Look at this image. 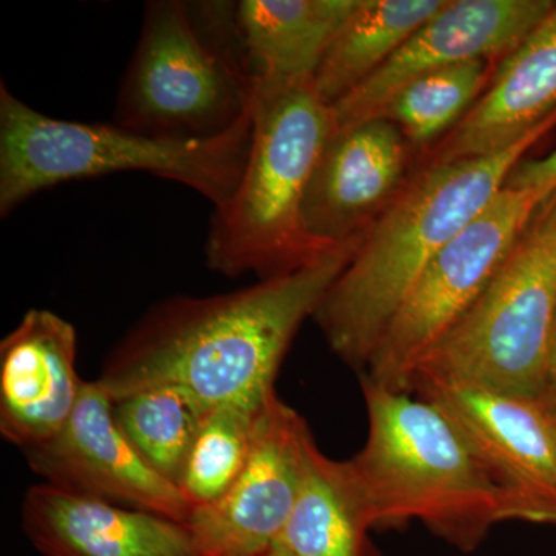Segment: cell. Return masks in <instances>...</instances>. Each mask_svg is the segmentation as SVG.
<instances>
[{
    "instance_id": "6da1fadb",
    "label": "cell",
    "mask_w": 556,
    "mask_h": 556,
    "mask_svg": "<svg viewBox=\"0 0 556 556\" xmlns=\"http://www.w3.org/2000/svg\"><path fill=\"white\" fill-rule=\"evenodd\" d=\"M358 241L248 288L159 303L110 353L98 382L113 401L174 387L206 412L263 404L276 391L278 369L300 327L314 316Z\"/></svg>"
},
{
    "instance_id": "7a4b0ae2",
    "label": "cell",
    "mask_w": 556,
    "mask_h": 556,
    "mask_svg": "<svg viewBox=\"0 0 556 556\" xmlns=\"http://www.w3.org/2000/svg\"><path fill=\"white\" fill-rule=\"evenodd\" d=\"M556 115L495 155L428 163L358 241L353 257L318 303L314 318L329 348L367 368L380 338L417 278L501 189Z\"/></svg>"
},
{
    "instance_id": "3957f363",
    "label": "cell",
    "mask_w": 556,
    "mask_h": 556,
    "mask_svg": "<svg viewBox=\"0 0 556 556\" xmlns=\"http://www.w3.org/2000/svg\"><path fill=\"white\" fill-rule=\"evenodd\" d=\"M368 412L364 448L350 459L372 527L419 521L463 552L526 511L448 416L431 402L362 378Z\"/></svg>"
},
{
    "instance_id": "277c9868",
    "label": "cell",
    "mask_w": 556,
    "mask_h": 556,
    "mask_svg": "<svg viewBox=\"0 0 556 556\" xmlns=\"http://www.w3.org/2000/svg\"><path fill=\"white\" fill-rule=\"evenodd\" d=\"M252 113L208 138L163 137L118 124H86L42 115L0 84V215L62 182L116 172H149L181 182L225 206L251 150Z\"/></svg>"
},
{
    "instance_id": "5b68a950",
    "label": "cell",
    "mask_w": 556,
    "mask_h": 556,
    "mask_svg": "<svg viewBox=\"0 0 556 556\" xmlns=\"http://www.w3.org/2000/svg\"><path fill=\"white\" fill-rule=\"evenodd\" d=\"M251 113L247 167L232 199L215 208L206 260L223 276L265 280L331 251L306 233L302 208L334 121L313 84L252 94Z\"/></svg>"
},
{
    "instance_id": "8992f818",
    "label": "cell",
    "mask_w": 556,
    "mask_h": 556,
    "mask_svg": "<svg viewBox=\"0 0 556 556\" xmlns=\"http://www.w3.org/2000/svg\"><path fill=\"white\" fill-rule=\"evenodd\" d=\"M223 9L179 0L146 5L113 123L163 137L208 138L247 115L251 79L236 20L217 35Z\"/></svg>"
},
{
    "instance_id": "52a82bcc",
    "label": "cell",
    "mask_w": 556,
    "mask_h": 556,
    "mask_svg": "<svg viewBox=\"0 0 556 556\" xmlns=\"http://www.w3.org/2000/svg\"><path fill=\"white\" fill-rule=\"evenodd\" d=\"M555 318L556 190L473 306L420 358L412 387L438 380L538 397Z\"/></svg>"
},
{
    "instance_id": "ba28073f",
    "label": "cell",
    "mask_w": 556,
    "mask_h": 556,
    "mask_svg": "<svg viewBox=\"0 0 556 556\" xmlns=\"http://www.w3.org/2000/svg\"><path fill=\"white\" fill-rule=\"evenodd\" d=\"M546 199L535 190L501 189L417 278L362 378L409 393L420 358L473 306Z\"/></svg>"
},
{
    "instance_id": "9c48e42d",
    "label": "cell",
    "mask_w": 556,
    "mask_h": 556,
    "mask_svg": "<svg viewBox=\"0 0 556 556\" xmlns=\"http://www.w3.org/2000/svg\"><path fill=\"white\" fill-rule=\"evenodd\" d=\"M308 424L276 391L260 409L254 447L232 486L195 507L186 527L201 556H262L276 546L302 482Z\"/></svg>"
},
{
    "instance_id": "30bf717a",
    "label": "cell",
    "mask_w": 556,
    "mask_h": 556,
    "mask_svg": "<svg viewBox=\"0 0 556 556\" xmlns=\"http://www.w3.org/2000/svg\"><path fill=\"white\" fill-rule=\"evenodd\" d=\"M47 484L186 526L193 507L181 490L139 455L98 380L84 383L67 424L49 441L22 450Z\"/></svg>"
},
{
    "instance_id": "8fae6325",
    "label": "cell",
    "mask_w": 556,
    "mask_h": 556,
    "mask_svg": "<svg viewBox=\"0 0 556 556\" xmlns=\"http://www.w3.org/2000/svg\"><path fill=\"white\" fill-rule=\"evenodd\" d=\"M412 393L441 408L527 522L556 526V419L538 397L419 380Z\"/></svg>"
},
{
    "instance_id": "7c38bea8",
    "label": "cell",
    "mask_w": 556,
    "mask_h": 556,
    "mask_svg": "<svg viewBox=\"0 0 556 556\" xmlns=\"http://www.w3.org/2000/svg\"><path fill=\"white\" fill-rule=\"evenodd\" d=\"M554 5L552 0H447L386 65L332 105L334 130L379 118L399 90L428 73L507 56Z\"/></svg>"
},
{
    "instance_id": "4fadbf2b",
    "label": "cell",
    "mask_w": 556,
    "mask_h": 556,
    "mask_svg": "<svg viewBox=\"0 0 556 556\" xmlns=\"http://www.w3.org/2000/svg\"><path fill=\"white\" fill-rule=\"evenodd\" d=\"M409 149L386 118L332 131L303 200L311 239L327 249L361 240L407 186Z\"/></svg>"
},
{
    "instance_id": "5bb4252c",
    "label": "cell",
    "mask_w": 556,
    "mask_h": 556,
    "mask_svg": "<svg viewBox=\"0 0 556 556\" xmlns=\"http://www.w3.org/2000/svg\"><path fill=\"white\" fill-rule=\"evenodd\" d=\"M76 331L30 309L0 343V433L21 450L49 441L75 412L86 380L76 372Z\"/></svg>"
},
{
    "instance_id": "9a60e30c",
    "label": "cell",
    "mask_w": 556,
    "mask_h": 556,
    "mask_svg": "<svg viewBox=\"0 0 556 556\" xmlns=\"http://www.w3.org/2000/svg\"><path fill=\"white\" fill-rule=\"evenodd\" d=\"M22 526L46 556H201L181 522L47 482L25 493Z\"/></svg>"
},
{
    "instance_id": "2e32d148",
    "label": "cell",
    "mask_w": 556,
    "mask_h": 556,
    "mask_svg": "<svg viewBox=\"0 0 556 556\" xmlns=\"http://www.w3.org/2000/svg\"><path fill=\"white\" fill-rule=\"evenodd\" d=\"M556 115V2L503 58L489 89L434 146L430 163L481 159L517 144Z\"/></svg>"
},
{
    "instance_id": "e0dca14e",
    "label": "cell",
    "mask_w": 556,
    "mask_h": 556,
    "mask_svg": "<svg viewBox=\"0 0 556 556\" xmlns=\"http://www.w3.org/2000/svg\"><path fill=\"white\" fill-rule=\"evenodd\" d=\"M357 0H243L233 20L252 94L313 84Z\"/></svg>"
},
{
    "instance_id": "ac0fdd59",
    "label": "cell",
    "mask_w": 556,
    "mask_h": 556,
    "mask_svg": "<svg viewBox=\"0 0 556 556\" xmlns=\"http://www.w3.org/2000/svg\"><path fill=\"white\" fill-rule=\"evenodd\" d=\"M375 529L350 460L325 456L311 441L302 482L277 544L294 556H375Z\"/></svg>"
},
{
    "instance_id": "d6986e66",
    "label": "cell",
    "mask_w": 556,
    "mask_h": 556,
    "mask_svg": "<svg viewBox=\"0 0 556 556\" xmlns=\"http://www.w3.org/2000/svg\"><path fill=\"white\" fill-rule=\"evenodd\" d=\"M447 0H357L317 70L314 90L328 105L386 65Z\"/></svg>"
},
{
    "instance_id": "ffe728a7",
    "label": "cell",
    "mask_w": 556,
    "mask_h": 556,
    "mask_svg": "<svg viewBox=\"0 0 556 556\" xmlns=\"http://www.w3.org/2000/svg\"><path fill=\"white\" fill-rule=\"evenodd\" d=\"M113 412L139 455L178 486L206 409L178 388L155 387L116 399Z\"/></svg>"
},
{
    "instance_id": "44dd1931",
    "label": "cell",
    "mask_w": 556,
    "mask_h": 556,
    "mask_svg": "<svg viewBox=\"0 0 556 556\" xmlns=\"http://www.w3.org/2000/svg\"><path fill=\"white\" fill-rule=\"evenodd\" d=\"M489 61H470L420 76L397 91L379 118L391 121L413 149L437 146L481 97Z\"/></svg>"
},
{
    "instance_id": "7402d4cb",
    "label": "cell",
    "mask_w": 556,
    "mask_h": 556,
    "mask_svg": "<svg viewBox=\"0 0 556 556\" xmlns=\"http://www.w3.org/2000/svg\"><path fill=\"white\" fill-rule=\"evenodd\" d=\"M265 402L208 409L178 482L190 506L215 503L240 477L251 457L260 409Z\"/></svg>"
},
{
    "instance_id": "603a6c76",
    "label": "cell",
    "mask_w": 556,
    "mask_h": 556,
    "mask_svg": "<svg viewBox=\"0 0 556 556\" xmlns=\"http://www.w3.org/2000/svg\"><path fill=\"white\" fill-rule=\"evenodd\" d=\"M504 188L529 189L548 197L556 190V150L540 160L519 161Z\"/></svg>"
},
{
    "instance_id": "cb8c5ba5",
    "label": "cell",
    "mask_w": 556,
    "mask_h": 556,
    "mask_svg": "<svg viewBox=\"0 0 556 556\" xmlns=\"http://www.w3.org/2000/svg\"><path fill=\"white\" fill-rule=\"evenodd\" d=\"M538 399L543 402L544 407L556 419V318L554 331H552L551 345H548L546 371H544L543 386H541Z\"/></svg>"
},
{
    "instance_id": "d4e9b609",
    "label": "cell",
    "mask_w": 556,
    "mask_h": 556,
    "mask_svg": "<svg viewBox=\"0 0 556 556\" xmlns=\"http://www.w3.org/2000/svg\"><path fill=\"white\" fill-rule=\"evenodd\" d=\"M262 556H294V555L289 554L287 548H283L281 546H278V544H276V546L270 547L269 551L266 552V554L262 555Z\"/></svg>"
}]
</instances>
